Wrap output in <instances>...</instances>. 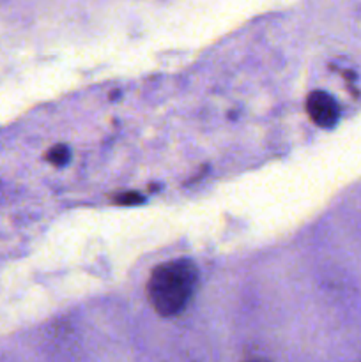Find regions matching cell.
<instances>
[{
    "label": "cell",
    "mask_w": 361,
    "mask_h": 362,
    "mask_svg": "<svg viewBox=\"0 0 361 362\" xmlns=\"http://www.w3.org/2000/svg\"><path fill=\"white\" fill-rule=\"evenodd\" d=\"M306 112L311 122L321 127H333L338 122L340 108L335 99L324 90H314L306 98Z\"/></svg>",
    "instance_id": "obj_2"
},
{
    "label": "cell",
    "mask_w": 361,
    "mask_h": 362,
    "mask_svg": "<svg viewBox=\"0 0 361 362\" xmlns=\"http://www.w3.org/2000/svg\"><path fill=\"white\" fill-rule=\"evenodd\" d=\"M197 278V265L186 258H177L158 265L151 272L145 286L152 310L163 318L179 315L193 296Z\"/></svg>",
    "instance_id": "obj_1"
},
{
    "label": "cell",
    "mask_w": 361,
    "mask_h": 362,
    "mask_svg": "<svg viewBox=\"0 0 361 362\" xmlns=\"http://www.w3.org/2000/svg\"><path fill=\"white\" fill-rule=\"evenodd\" d=\"M45 159L53 166H64L69 161V148L64 144L53 145L52 148H48L45 154Z\"/></svg>",
    "instance_id": "obj_3"
},
{
    "label": "cell",
    "mask_w": 361,
    "mask_h": 362,
    "mask_svg": "<svg viewBox=\"0 0 361 362\" xmlns=\"http://www.w3.org/2000/svg\"><path fill=\"white\" fill-rule=\"evenodd\" d=\"M243 362H269L268 359H262V357H251V359H246Z\"/></svg>",
    "instance_id": "obj_5"
},
{
    "label": "cell",
    "mask_w": 361,
    "mask_h": 362,
    "mask_svg": "<svg viewBox=\"0 0 361 362\" xmlns=\"http://www.w3.org/2000/svg\"><path fill=\"white\" fill-rule=\"evenodd\" d=\"M112 200L115 205H126V207L144 204V197L140 193H137V191H126V193L113 194Z\"/></svg>",
    "instance_id": "obj_4"
}]
</instances>
